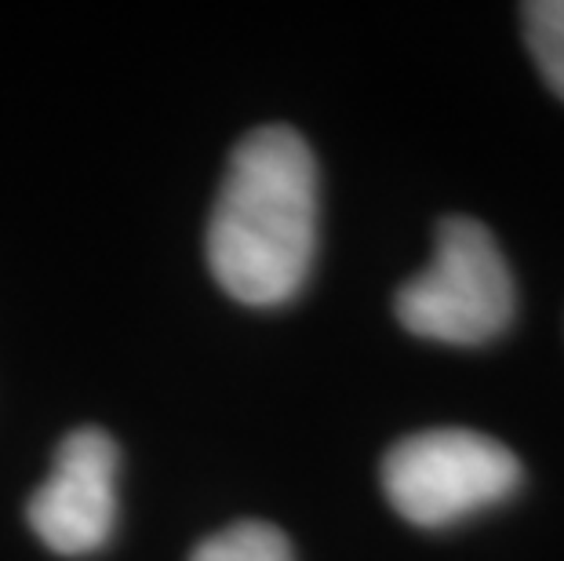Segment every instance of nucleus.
<instances>
[{"instance_id": "f257e3e1", "label": "nucleus", "mask_w": 564, "mask_h": 561, "mask_svg": "<svg viewBox=\"0 0 564 561\" xmlns=\"http://www.w3.org/2000/svg\"><path fill=\"white\" fill-rule=\"evenodd\" d=\"M321 234L314 150L288 125L256 128L226 164L208 223V267L245 306H284L306 289Z\"/></svg>"}, {"instance_id": "f03ea898", "label": "nucleus", "mask_w": 564, "mask_h": 561, "mask_svg": "<svg viewBox=\"0 0 564 561\" xmlns=\"http://www.w3.org/2000/svg\"><path fill=\"white\" fill-rule=\"evenodd\" d=\"M393 314L419 339L481 346L499 339L518 314L510 262L485 223L448 216L437 226L434 259L408 278Z\"/></svg>"}, {"instance_id": "7ed1b4c3", "label": "nucleus", "mask_w": 564, "mask_h": 561, "mask_svg": "<svg viewBox=\"0 0 564 561\" xmlns=\"http://www.w3.org/2000/svg\"><path fill=\"white\" fill-rule=\"evenodd\" d=\"M382 493L415 529H452L474 515L507 504L524 485V467L502 441L434 427L398 441L382 456Z\"/></svg>"}, {"instance_id": "20e7f679", "label": "nucleus", "mask_w": 564, "mask_h": 561, "mask_svg": "<svg viewBox=\"0 0 564 561\" xmlns=\"http://www.w3.org/2000/svg\"><path fill=\"white\" fill-rule=\"evenodd\" d=\"M117 467L121 452L102 427H77L63 438L47 482L26 504L30 529L63 558L95 554L117 525Z\"/></svg>"}, {"instance_id": "39448f33", "label": "nucleus", "mask_w": 564, "mask_h": 561, "mask_svg": "<svg viewBox=\"0 0 564 561\" xmlns=\"http://www.w3.org/2000/svg\"><path fill=\"white\" fill-rule=\"evenodd\" d=\"M189 561H299L292 540L270 521H237L194 547Z\"/></svg>"}, {"instance_id": "423d86ee", "label": "nucleus", "mask_w": 564, "mask_h": 561, "mask_svg": "<svg viewBox=\"0 0 564 561\" xmlns=\"http://www.w3.org/2000/svg\"><path fill=\"white\" fill-rule=\"evenodd\" d=\"M524 44L546 88L564 103V0H532L521 8Z\"/></svg>"}]
</instances>
